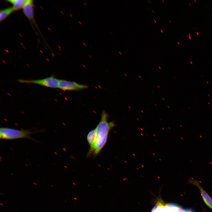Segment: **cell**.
<instances>
[{"instance_id":"obj_20","label":"cell","mask_w":212,"mask_h":212,"mask_svg":"<svg viewBox=\"0 0 212 212\" xmlns=\"http://www.w3.org/2000/svg\"><path fill=\"white\" fill-rule=\"evenodd\" d=\"M189 5H190V6H191V4H190V3H189Z\"/></svg>"},{"instance_id":"obj_7","label":"cell","mask_w":212,"mask_h":212,"mask_svg":"<svg viewBox=\"0 0 212 212\" xmlns=\"http://www.w3.org/2000/svg\"><path fill=\"white\" fill-rule=\"evenodd\" d=\"M191 182L192 183L198 187L205 203L209 208L212 209V199L211 198L202 188L197 181L192 180H191Z\"/></svg>"},{"instance_id":"obj_4","label":"cell","mask_w":212,"mask_h":212,"mask_svg":"<svg viewBox=\"0 0 212 212\" xmlns=\"http://www.w3.org/2000/svg\"><path fill=\"white\" fill-rule=\"evenodd\" d=\"M88 85L64 80H59L58 88L63 90H78L86 89Z\"/></svg>"},{"instance_id":"obj_24","label":"cell","mask_w":212,"mask_h":212,"mask_svg":"<svg viewBox=\"0 0 212 212\" xmlns=\"http://www.w3.org/2000/svg\"><path fill=\"white\" fill-rule=\"evenodd\" d=\"M169 21H170V23H171V21H170V20H169Z\"/></svg>"},{"instance_id":"obj_5","label":"cell","mask_w":212,"mask_h":212,"mask_svg":"<svg viewBox=\"0 0 212 212\" xmlns=\"http://www.w3.org/2000/svg\"><path fill=\"white\" fill-rule=\"evenodd\" d=\"M22 9L26 16L32 23L36 25L34 17L33 1L29 0Z\"/></svg>"},{"instance_id":"obj_15","label":"cell","mask_w":212,"mask_h":212,"mask_svg":"<svg viewBox=\"0 0 212 212\" xmlns=\"http://www.w3.org/2000/svg\"><path fill=\"white\" fill-rule=\"evenodd\" d=\"M119 52V53L120 54H121V52Z\"/></svg>"},{"instance_id":"obj_25","label":"cell","mask_w":212,"mask_h":212,"mask_svg":"<svg viewBox=\"0 0 212 212\" xmlns=\"http://www.w3.org/2000/svg\"><path fill=\"white\" fill-rule=\"evenodd\" d=\"M149 1V3H150V1Z\"/></svg>"},{"instance_id":"obj_23","label":"cell","mask_w":212,"mask_h":212,"mask_svg":"<svg viewBox=\"0 0 212 212\" xmlns=\"http://www.w3.org/2000/svg\"><path fill=\"white\" fill-rule=\"evenodd\" d=\"M70 15L72 17V15L71 14H70Z\"/></svg>"},{"instance_id":"obj_17","label":"cell","mask_w":212,"mask_h":212,"mask_svg":"<svg viewBox=\"0 0 212 212\" xmlns=\"http://www.w3.org/2000/svg\"><path fill=\"white\" fill-rule=\"evenodd\" d=\"M154 21L155 22V23H156V21L155 20H154Z\"/></svg>"},{"instance_id":"obj_18","label":"cell","mask_w":212,"mask_h":212,"mask_svg":"<svg viewBox=\"0 0 212 212\" xmlns=\"http://www.w3.org/2000/svg\"><path fill=\"white\" fill-rule=\"evenodd\" d=\"M177 43H178L179 45H180V43L179 42H178Z\"/></svg>"},{"instance_id":"obj_10","label":"cell","mask_w":212,"mask_h":212,"mask_svg":"<svg viewBox=\"0 0 212 212\" xmlns=\"http://www.w3.org/2000/svg\"><path fill=\"white\" fill-rule=\"evenodd\" d=\"M196 33L198 35H199V33L198 32H196Z\"/></svg>"},{"instance_id":"obj_14","label":"cell","mask_w":212,"mask_h":212,"mask_svg":"<svg viewBox=\"0 0 212 212\" xmlns=\"http://www.w3.org/2000/svg\"><path fill=\"white\" fill-rule=\"evenodd\" d=\"M160 31L162 33H163V31L162 30H160Z\"/></svg>"},{"instance_id":"obj_9","label":"cell","mask_w":212,"mask_h":212,"mask_svg":"<svg viewBox=\"0 0 212 212\" xmlns=\"http://www.w3.org/2000/svg\"><path fill=\"white\" fill-rule=\"evenodd\" d=\"M14 11L12 7H9L0 11V21H2Z\"/></svg>"},{"instance_id":"obj_11","label":"cell","mask_w":212,"mask_h":212,"mask_svg":"<svg viewBox=\"0 0 212 212\" xmlns=\"http://www.w3.org/2000/svg\"><path fill=\"white\" fill-rule=\"evenodd\" d=\"M78 22H79L80 23V24H82V23H81V22L80 21H79Z\"/></svg>"},{"instance_id":"obj_8","label":"cell","mask_w":212,"mask_h":212,"mask_svg":"<svg viewBox=\"0 0 212 212\" xmlns=\"http://www.w3.org/2000/svg\"><path fill=\"white\" fill-rule=\"evenodd\" d=\"M29 0H8L6 1L12 5L14 11L23 9Z\"/></svg>"},{"instance_id":"obj_27","label":"cell","mask_w":212,"mask_h":212,"mask_svg":"<svg viewBox=\"0 0 212 212\" xmlns=\"http://www.w3.org/2000/svg\"><path fill=\"white\" fill-rule=\"evenodd\" d=\"M195 1L196 2V0H195Z\"/></svg>"},{"instance_id":"obj_13","label":"cell","mask_w":212,"mask_h":212,"mask_svg":"<svg viewBox=\"0 0 212 212\" xmlns=\"http://www.w3.org/2000/svg\"><path fill=\"white\" fill-rule=\"evenodd\" d=\"M83 43L85 46H86V44L85 43Z\"/></svg>"},{"instance_id":"obj_12","label":"cell","mask_w":212,"mask_h":212,"mask_svg":"<svg viewBox=\"0 0 212 212\" xmlns=\"http://www.w3.org/2000/svg\"><path fill=\"white\" fill-rule=\"evenodd\" d=\"M84 4L86 6H87V4H86V3H85L84 2Z\"/></svg>"},{"instance_id":"obj_19","label":"cell","mask_w":212,"mask_h":212,"mask_svg":"<svg viewBox=\"0 0 212 212\" xmlns=\"http://www.w3.org/2000/svg\"><path fill=\"white\" fill-rule=\"evenodd\" d=\"M188 34L189 35V36H190V37L191 36V34Z\"/></svg>"},{"instance_id":"obj_22","label":"cell","mask_w":212,"mask_h":212,"mask_svg":"<svg viewBox=\"0 0 212 212\" xmlns=\"http://www.w3.org/2000/svg\"><path fill=\"white\" fill-rule=\"evenodd\" d=\"M110 32L112 34H113L112 33V32Z\"/></svg>"},{"instance_id":"obj_6","label":"cell","mask_w":212,"mask_h":212,"mask_svg":"<svg viewBox=\"0 0 212 212\" xmlns=\"http://www.w3.org/2000/svg\"><path fill=\"white\" fill-rule=\"evenodd\" d=\"M96 130L94 129L88 133L87 136V142L90 146L87 156L89 157L93 154V150L95 144L96 139Z\"/></svg>"},{"instance_id":"obj_2","label":"cell","mask_w":212,"mask_h":212,"mask_svg":"<svg viewBox=\"0 0 212 212\" xmlns=\"http://www.w3.org/2000/svg\"><path fill=\"white\" fill-rule=\"evenodd\" d=\"M37 132V131L30 130H20L9 127H1L0 129V138L1 139L9 140L27 138L34 140L31 135Z\"/></svg>"},{"instance_id":"obj_16","label":"cell","mask_w":212,"mask_h":212,"mask_svg":"<svg viewBox=\"0 0 212 212\" xmlns=\"http://www.w3.org/2000/svg\"><path fill=\"white\" fill-rule=\"evenodd\" d=\"M188 37H189V38L190 39H191V37H190V36H189Z\"/></svg>"},{"instance_id":"obj_21","label":"cell","mask_w":212,"mask_h":212,"mask_svg":"<svg viewBox=\"0 0 212 212\" xmlns=\"http://www.w3.org/2000/svg\"><path fill=\"white\" fill-rule=\"evenodd\" d=\"M152 11L154 13V11L153 10H152Z\"/></svg>"},{"instance_id":"obj_3","label":"cell","mask_w":212,"mask_h":212,"mask_svg":"<svg viewBox=\"0 0 212 212\" xmlns=\"http://www.w3.org/2000/svg\"><path fill=\"white\" fill-rule=\"evenodd\" d=\"M19 82L21 83L33 84L41 85L45 87L57 88L58 87L59 80L51 76L44 78L39 80H25L19 79Z\"/></svg>"},{"instance_id":"obj_26","label":"cell","mask_w":212,"mask_h":212,"mask_svg":"<svg viewBox=\"0 0 212 212\" xmlns=\"http://www.w3.org/2000/svg\"><path fill=\"white\" fill-rule=\"evenodd\" d=\"M162 1H163L164 2V1L163 0H162Z\"/></svg>"},{"instance_id":"obj_1","label":"cell","mask_w":212,"mask_h":212,"mask_svg":"<svg viewBox=\"0 0 212 212\" xmlns=\"http://www.w3.org/2000/svg\"><path fill=\"white\" fill-rule=\"evenodd\" d=\"M108 114L103 111L101 120L95 128L96 139L92 155L95 157L100 153L107 141L110 132L116 124L114 121L109 122Z\"/></svg>"}]
</instances>
